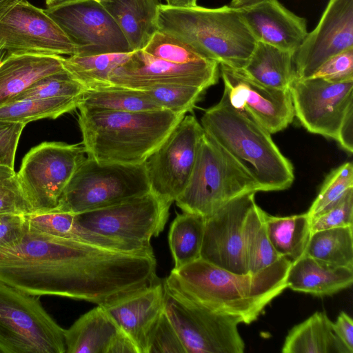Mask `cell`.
I'll use <instances>...</instances> for the list:
<instances>
[{
  "instance_id": "cell-28",
  "label": "cell",
  "mask_w": 353,
  "mask_h": 353,
  "mask_svg": "<svg viewBox=\"0 0 353 353\" xmlns=\"http://www.w3.org/2000/svg\"><path fill=\"white\" fill-rule=\"evenodd\" d=\"M326 313L316 312L287 334L283 353H350L338 338Z\"/></svg>"
},
{
  "instance_id": "cell-43",
  "label": "cell",
  "mask_w": 353,
  "mask_h": 353,
  "mask_svg": "<svg viewBox=\"0 0 353 353\" xmlns=\"http://www.w3.org/2000/svg\"><path fill=\"white\" fill-rule=\"evenodd\" d=\"M311 77L321 78L330 82L353 80V48L330 57Z\"/></svg>"
},
{
  "instance_id": "cell-52",
  "label": "cell",
  "mask_w": 353,
  "mask_h": 353,
  "mask_svg": "<svg viewBox=\"0 0 353 353\" xmlns=\"http://www.w3.org/2000/svg\"><path fill=\"white\" fill-rule=\"evenodd\" d=\"M6 54V52L5 50H2V49H0V62L4 58Z\"/></svg>"
},
{
  "instance_id": "cell-30",
  "label": "cell",
  "mask_w": 353,
  "mask_h": 353,
  "mask_svg": "<svg viewBox=\"0 0 353 353\" xmlns=\"http://www.w3.org/2000/svg\"><path fill=\"white\" fill-rule=\"evenodd\" d=\"M205 218L183 212L170 225L168 243L174 269L200 259Z\"/></svg>"
},
{
  "instance_id": "cell-33",
  "label": "cell",
  "mask_w": 353,
  "mask_h": 353,
  "mask_svg": "<svg viewBox=\"0 0 353 353\" xmlns=\"http://www.w3.org/2000/svg\"><path fill=\"white\" fill-rule=\"evenodd\" d=\"M265 213L255 203L245 221V258L248 272L252 274L267 268L281 258L275 252L268 239Z\"/></svg>"
},
{
  "instance_id": "cell-24",
  "label": "cell",
  "mask_w": 353,
  "mask_h": 353,
  "mask_svg": "<svg viewBox=\"0 0 353 353\" xmlns=\"http://www.w3.org/2000/svg\"><path fill=\"white\" fill-rule=\"evenodd\" d=\"M103 307L97 305L64 330L67 353H112L122 333Z\"/></svg>"
},
{
  "instance_id": "cell-21",
  "label": "cell",
  "mask_w": 353,
  "mask_h": 353,
  "mask_svg": "<svg viewBox=\"0 0 353 353\" xmlns=\"http://www.w3.org/2000/svg\"><path fill=\"white\" fill-rule=\"evenodd\" d=\"M236 9L256 41L295 53L308 33L306 19L278 0Z\"/></svg>"
},
{
  "instance_id": "cell-27",
  "label": "cell",
  "mask_w": 353,
  "mask_h": 353,
  "mask_svg": "<svg viewBox=\"0 0 353 353\" xmlns=\"http://www.w3.org/2000/svg\"><path fill=\"white\" fill-rule=\"evenodd\" d=\"M294 55L293 52L256 41L248 63L239 71L263 85L289 89L297 79Z\"/></svg>"
},
{
  "instance_id": "cell-22",
  "label": "cell",
  "mask_w": 353,
  "mask_h": 353,
  "mask_svg": "<svg viewBox=\"0 0 353 353\" xmlns=\"http://www.w3.org/2000/svg\"><path fill=\"white\" fill-rule=\"evenodd\" d=\"M63 57L6 54L0 62V106L14 100L37 81L65 70Z\"/></svg>"
},
{
  "instance_id": "cell-38",
  "label": "cell",
  "mask_w": 353,
  "mask_h": 353,
  "mask_svg": "<svg viewBox=\"0 0 353 353\" xmlns=\"http://www.w3.org/2000/svg\"><path fill=\"white\" fill-rule=\"evenodd\" d=\"M353 188V165L347 162L334 169L325 179L321 190L306 212L310 218L336 205Z\"/></svg>"
},
{
  "instance_id": "cell-6",
  "label": "cell",
  "mask_w": 353,
  "mask_h": 353,
  "mask_svg": "<svg viewBox=\"0 0 353 353\" xmlns=\"http://www.w3.org/2000/svg\"><path fill=\"white\" fill-rule=\"evenodd\" d=\"M250 192H259L255 181L204 132L188 183L174 202L183 212L207 218Z\"/></svg>"
},
{
  "instance_id": "cell-3",
  "label": "cell",
  "mask_w": 353,
  "mask_h": 353,
  "mask_svg": "<svg viewBox=\"0 0 353 353\" xmlns=\"http://www.w3.org/2000/svg\"><path fill=\"white\" fill-rule=\"evenodd\" d=\"M77 108L87 157L125 164L144 163L185 116L164 109L119 112Z\"/></svg>"
},
{
  "instance_id": "cell-37",
  "label": "cell",
  "mask_w": 353,
  "mask_h": 353,
  "mask_svg": "<svg viewBox=\"0 0 353 353\" xmlns=\"http://www.w3.org/2000/svg\"><path fill=\"white\" fill-rule=\"evenodd\" d=\"M86 89L65 70L37 81L12 101L28 98H82Z\"/></svg>"
},
{
  "instance_id": "cell-26",
  "label": "cell",
  "mask_w": 353,
  "mask_h": 353,
  "mask_svg": "<svg viewBox=\"0 0 353 353\" xmlns=\"http://www.w3.org/2000/svg\"><path fill=\"white\" fill-rule=\"evenodd\" d=\"M24 218L26 224L30 230L64 239L83 241L114 250L146 252L96 234L81 225L77 221L76 214L56 208L25 214Z\"/></svg>"
},
{
  "instance_id": "cell-14",
  "label": "cell",
  "mask_w": 353,
  "mask_h": 353,
  "mask_svg": "<svg viewBox=\"0 0 353 353\" xmlns=\"http://www.w3.org/2000/svg\"><path fill=\"white\" fill-rule=\"evenodd\" d=\"M0 49L6 54L74 55L75 46L46 12L23 0L0 17Z\"/></svg>"
},
{
  "instance_id": "cell-10",
  "label": "cell",
  "mask_w": 353,
  "mask_h": 353,
  "mask_svg": "<svg viewBox=\"0 0 353 353\" xmlns=\"http://www.w3.org/2000/svg\"><path fill=\"white\" fill-rule=\"evenodd\" d=\"M85 154L83 146L54 141L41 143L26 154L17 176L32 212L57 207Z\"/></svg>"
},
{
  "instance_id": "cell-40",
  "label": "cell",
  "mask_w": 353,
  "mask_h": 353,
  "mask_svg": "<svg viewBox=\"0 0 353 353\" xmlns=\"http://www.w3.org/2000/svg\"><path fill=\"white\" fill-rule=\"evenodd\" d=\"M32 212L14 168L0 164V214Z\"/></svg>"
},
{
  "instance_id": "cell-34",
  "label": "cell",
  "mask_w": 353,
  "mask_h": 353,
  "mask_svg": "<svg viewBox=\"0 0 353 353\" xmlns=\"http://www.w3.org/2000/svg\"><path fill=\"white\" fill-rule=\"evenodd\" d=\"M78 107L119 112L163 110L139 90L119 87L87 88Z\"/></svg>"
},
{
  "instance_id": "cell-35",
  "label": "cell",
  "mask_w": 353,
  "mask_h": 353,
  "mask_svg": "<svg viewBox=\"0 0 353 353\" xmlns=\"http://www.w3.org/2000/svg\"><path fill=\"white\" fill-rule=\"evenodd\" d=\"M132 52L74 54L64 57L63 64L65 70L87 88H99L106 85L111 73L125 63Z\"/></svg>"
},
{
  "instance_id": "cell-2",
  "label": "cell",
  "mask_w": 353,
  "mask_h": 353,
  "mask_svg": "<svg viewBox=\"0 0 353 353\" xmlns=\"http://www.w3.org/2000/svg\"><path fill=\"white\" fill-rule=\"evenodd\" d=\"M291 263L281 257L259 272L239 274L199 259L173 268L163 283L199 305L250 324L287 288Z\"/></svg>"
},
{
  "instance_id": "cell-39",
  "label": "cell",
  "mask_w": 353,
  "mask_h": 353,
  "mask_svg": "<svg viewBox=\"0 0 353 353\" xmlns=\"http://www.w3.org/2000/svg\"><path fill=\"white\" fill-rule=\"evenodd\" d=\"M142 50L154 58L177 64L210 60L186 43L159 30Z\"/></svg>"
},
{
  "instance_id": "cell-5",
  "label": "cell",
  "mask_w": 353,
  "mask_h": 353,
  "mask_svg": "<svg viewBox=\"0 0 353 353\" xmlns=\"http://www.w3.org/2000/svg\"><path fill=\"white\" fill-rule=\"evenodd\" d=\"M157 26L207 59L236 70L246 65L256 43L238 10L228 6L178 8L161 4Z\"/></svg>"
},
{
  "instance_id": "cell-32",
  "label": "cell",
  "mask_w": 353,
  "mask_h": 353,
  "mask_svg": "<svg viewBox=\"0 0 353 353\" xmlns=\"http://www.w3.org/2000/svg\"><path fill=\"white\" fill-rule=\"evenodd\" d=\"M81 99V97L28 98L13 101L0 106V120L26 125L42 119H57L77 108Z\"/></svg>"
},
{
  "instance_id": "cell-16",
  "label": "cell",
  "mask_w": 353,
  "mask_h": 353,
  "mask_svg": "<svg viewBox=\"0 0 353 353\" xmlns=\"http://www.w3.org/2000/svg\"><path fill=\"white\" fill-rule=\"evenodd\" d=\"M255 192L241 194L205 218L200 259L239 274H248L244 250L247 216Z\"/></svg>"
},
{
  "instance_id": "cell-4",
  "label": "cell",
  "mask_w": 353,
  "mask_h": 353,
  "mask_svg": "<svg viewBox=\"0 0 353 353\" xmlns=\"http://www.w3.org/2000/svg\"><path fill=\"white\" fill-rule=\"evenodd\" d=\"M204 132L255 181L259 191L288 189L294 179L291 162L270 133L234 109L226 96L207 109L201 119Z\"/></svg>"
},
{
  "instance_id": "cell-1",
  "label": "cell",
  "mask_w": 353,
  "mask_h": 353,
  "mask_svg": "<svg viewBox=\"0 0 353 353\" xmlns=\"http://www.w3.org/2000/svg\"><path fill=\"white\" fill-rule=\"evenodd\" d=\"M154 252H128L26 229L0 246V281L28 294L104 305L158 281Z\"/></svg>"
},
{
  "instance_id": "cell-13",
  "label": "cell",
  "mask_w": 353,
  "mask_h": 353,
  "mask_svg": "<svg viewBox=\"0 0 353 353\" xmlns=\"http://www.w3.org/2000/svg\"><path fill=\"white\" fill-rule=\"evenodd\" d=\"M44 10L75 46L76 55L133 52L114 19L95 0H74Z\"/></svg>"
},
{
  "instance_id": "cell-19",
  "label": "cell",
  "mask_w": 353,
  "mask_h": 353,
  "mask_svg": "<svg viewBox=\"0 0 353 353\" xmlns=\"http://www.w3.org/2000/svg\"><path fill=\"white\" fill-rule=\"evenodd\" d=\"M353 48V0H329L316 26L294 55L297 79H307L330 57Z\"/></svg>"
},
{
  "instance_id": "cell-42",
  "label": "cell",
  "mask_w": 353,
  "mask_h": 353,
  "mask_svg": "<svg viewBox=\"0 0 353 353\" xmlns=\"http://www.w3.org/2000/svg\"><path fill=\"white\" fill-rule=\"evenodd\" d=\"M148 353H186L177 332L164 310L151 333Z\"/></svg>"
},
{
  "instance_id": "cell-31",
  "label": "cell",
  "mask_w": 353,
  "mask_h": 353,
  "mask_svg": "<svg viewBox=\"0 0 353 353\" xmlns=\"http://www.w3.org/2000/svg\"><path fill=\"white\" fill-rule=\"evenodd\" d=\"M353 226L311 233L305 254L336 266L353 269Z\"/></svg>"
},
{
  "instance_id": "cell-8",
  "label": "cell",
  "mask_w": 353,
  "mask_h": 353,
  "mask_svg": "<svg viewBox=\"0 0 353 353\" xmlns=\"http://www.w3.org/2000/svg\"><path fill=\"white\" fill-rule=\"evenodd\" d=\"M64 330L40 296L0 281V353H65Z\"/></svg>"
},
{
  "instance_id": "cell-18",
  "label": "cell",
  "mask_w": 353,
  "mask_h": 353,
  "mask_svg": "<svg viewBox=\"0 0 353 353\" xmlns=\"http://www.w3.org/2000/svg\"><path fill=\"white\" fill-rule=\"evenodd\" d=\"M220 65L223 94L234 109L248 115L270 134L284 130L292 122L295 116L289 89L263 85L239 70Z\"/></svg>"
},
{
  "instance_id": "cell-53",
  "label": "cell",
  "mask_w": 353,
  "mask_h": 353,
  "mask_svg": "<svg viewBox=\"0 0 353 353\" xmlns=\"http://www.w3.org/2000/svg\"><path fill=\"white\" fill-rule=\"evenodd\" d=\"M99 3H102V2H105V1H110V0H95Z\"/></svg>"
},
{
  "instance_id": "cell-46",
  "label": "cell",
  "mask_w": 353,
  "mask_h": 353,
  "mask_svg": "<svg viewBox=\"0 0 353 353\" xmlns=\"http://www.w3.org/2000/svg\"><path fill=\"white\" fill-rule=\"evenodd\" d=\"M332 327L350 353H353V321L350 316L343 311L341 312L336 321L332 323Z\"/></svg>"
},
{
  "instance_id": "cell-12",
  "label": "cell",
  "mask_w": 353,
  "mask_h": 353,
  "mask_svg": "<svg viewBox=\"0 0 353 353\" xmlns=\"http://www.w3.org/2000/svg\"><path fill=\"white\" fill-rule=\"evenodd\" d=\"M204 130L185 115L145 162L151 192L172 204L186 186Z\"/></svg>"
},
{
  "instance_id": "cell-7",
  "label": "cell",
  "mask_w": 353,
  "mask_h": 353,
  "mask_svg": "<svg viewBox=\"0 0 353 353\" xmlns=\"http://www.w3.org/2000/svg\"><path fill=\"white\" fill-rule=\"evenodd\" d=\"M150 192L145 163L101 162L85 157L67 184L56 209L78 214Z\"/></svg>"
},
{
  "instance_id": "cell-17",
  "label": "cell",
  "mask_w": 353,
  "mask_h": 353,
  "mask_svg": "<svg viewBox=\"0 0 353 353\" xmlns=\"http://www.w3.org/2000/svg\"><path fill=\"white\" fill-rule=\"evenodd\" d=\"M219 65L212 60L173 63L139 50L133 51L129 59L111 73L108 83L103 87L139 90L155 85L181 84L206 90L217 83Z\"/></svg>"
},
{
  "instance_id": "cell-15",
  "label": "cell",
  "mask_w": 353,
  "mask_h": 353,
  "mask_svg": "<svg viewBox=\"0 0 353 353\" xmlns=\"http://www.w3.org/2000/svg\"><path fill=\"white\" fill-rule=\"evenodd\" d=\"M289 90L294 116L302 125L311 133L336 140L345 116L353 108V80L296 79Z\"/></svg>"
},
{
  "instance_id": "cell-41",
  "label": "cell",
  "mask_w": 353,
  "mask_h": 353,
  "mask_svg": "<svg viewBox=\"0 0 353 353\" xmlns=\"http://www.w3.org/2000/svg\"><path fill=\"white\" fill-rule=\"evenodd\" d=\"M353 226V188L334 206L310 218L311 232Z\"/></svg>"
},
{
  "instance_id": "cell-47",
  "label": "cell",
  "mask_w": 353,
  "mask_h": 353,
  "mask_svg": "<svg viewBox=\"0 0 353 353\" xmlns=\"http://www.w3.org/2000/svg\"><path fill=\"white\" fill-rule=\"evenodd\" d=\"M347 152H353V108L345 116L339 130L336 140Z\"/></svg>"
},
{
  "instance_id": "cell-36",
  "label": "cell",
  "mask_w": 353,
  "mask_h": 353,
  "mask_svg": "<svg viewBox=\"0 0 353 353\" xmlns=\"http://www.w3.org/2000/svg\"><path fill=\"white\" fill-rule=\"evenodd\" d=\"M139 90L162 109L183 115L192 110L205 91L181 84L155 85Z\"/></svg>"
},
{
  "instance_id": "cell-9",
  "label": "cell",
  "mask_w": 353,
  "mask_h": 353,
  "mask_svg": "<svg viewBox=\"0 0 353 353\" xmlns=\"http://www.w3.org/2000/svg\"><path fill=\"white\" fill-rule=\"evenodd\" d=\"M171 204L153 192L76 214L88 230L144 252L164 229Z\"/></svg>"
},
{
  "instance_id": "cell-51",
  "label": "cell",
  "mask_w": 353,
  "mask_h": 353,
  "mask_svg": "<svg viewBox=\"0 0 353 353\" xmlns=\"http://www.w3.org/2000/svg\"><path fill=\"white\" fill-rule=\"evenodd\" d=\"M74 0H45L47 8L55 6L65 2L71 1Z\"/></svg>"
},
{
  "instance_id": "cell-29",
  "label": "cell",
  "mask_w": 353,
  "mask_h": 353,
  "mask_svg": "<svg viewBox=\"0 0 353 353\" xmlns=\"http://www.w3.org/2000/svg\"><path fill=\"white\" fill-rule=\"evenodd\" d=\"M268 239L277 254L294 262L305 254L310 235V219L306 213L274 216L265 213Z\"/></svg>"
},
{
  "instance_id": "cell-50",
  "label": "cell",
  "mask_w": 353,
  "mask_h": 353,
  "mask_svg": "<svg viewBox=\"0 0 353 353\" xmlns=\"http://www.w3.org/2000/svg\"><path fill=\"white\" fill-rule=\"evenodd\" d=\"M23 0H0V17L16 3Z\"/></svg>"
},
{
  "instance_id": "cell-45",
  "label": "cell",
  "mask_w": 353,
  "mask_h": 353,
  "mask_svg": "<svg viewBox=\"0 0 353 353\" xmlns=\"http://www.w3.org/2000/svg\"><path fill=\"white\" fill-rule=\"evenodd\" d=\"M26 229L24 214H0V246L19 239Z\"/></svg>"
},
{
  "instance_id": "cell-44",
  "label": "cell",
  "mask_w": 353,
  "mask_h": 353,
  "mask_svg": "<svg viewBox=\"0 0 353 353\" xmlns=\"http://www.w3.org/2000/svg\"><path fill=\"white\" fill-rule=\"evenodd\" d=\"M26 125L0 120V164L14 168L18 143Z\"/></svg>"
},
{
  "instance_id": "cell-11",
  "label": "cell",
  "mask_w": 353,
  "mask_h": 353,
  "mask_svg": "<svg viewBox=\"0 0 353 353\" xmlns=\"http://www.w3.org/2000/svg\"><path fill=\"white\" fill-rule=\"evenodd\" d=\"M163 310L177 332L186 353H243L239 321L199 305L164 285Z\"/></svg>"
},
{
  "instance_id": "cell-23",
  "label": "cell",
  "mask_w": 353,
  "mask_h": 353,
  "mask_svg": "<svg viewBox=\"0 0 353 353\" xmlns=\"http://www.w3.org/2000/svg\"><path fill=\"white\" fill-rule=\"evenodd\" d=\"M353 283V269L336 266L307 254L292 262L286 276L287 288L316 296H331Z\"/></svg>"
},
{
  "instance_id": "cell-20",
  "label": "cell",
  "mask_w": 353,
  "mask_h": 353,
  "mask_svg": "<svg viewBox=\"0 0 353 353\" xmlns=\"http://www.w3.org/2000/svg\"><path fill=\"white\" fill-rule=\"evenodd\" d=\"M133 342L138 353H148L151 333L163 312V281L101 305Z\"/></svg>"
},
{
  "instance_id": "cell-49",
  "label": "cell",
  "mask_w": 353,
  "mask_h": 353,
  "mask_svg": "<svg viewBox=\"0 0 353 353\" xmlns=\"http://www.w3.org/2000/svg\"><path fill=\"white\" fill-rule=\"evenodd\" d=\"M263 0H232L230 6L234 8H241L255 4Z\"/></svg>"
},
{
  "instance_id": "cell-25",
  "label": "cell",
  "mask_w": 353,
  "mask_h": 353,
  "mask_svg": "<svg viewBox=\"0 0 353 353\" xmlns=\"http://www.w3.org/2000/svg\"><path fill=\"white\" fill-rule=\"evenodd\" d=\"M101 3L114 19L132 51L143 49L158 30L160 0H110Z\"/></svg>"
},
{
  "instance_id": "cell-48",
  "label": "cell",
  "mask_w": 353,
  "mask_h": 353,
  "mask_svg": "<svg viewBox=\"0 0 353 353\" xmlns=\"http://www.w3.org/2000/svg\"><path fill=\"white\" fill-rule=\"evenodd\" d=\"M197 0H166V5L178 8H192L196 6Z\"/></svg>"
}]
</instances>
